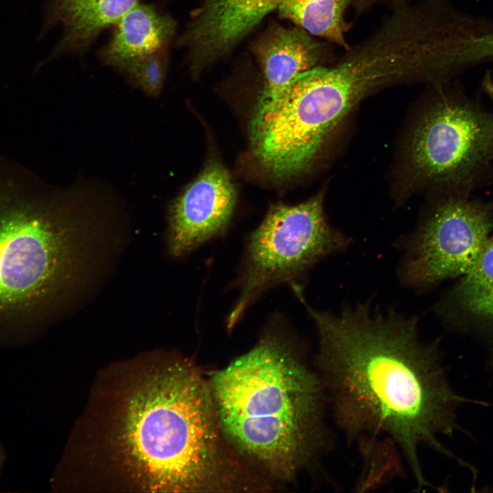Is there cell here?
I'll return each instance as SVG.
<instances>
[{
	"label": "cell",
	"mask_w": 493,
	"mask_h": 493,
	"mask_svg": "<svg viewBox=\"0 0 493 493\" xmlns=\"http://www.w3.org/2000/svg\"><path fill=\"white\" fill-rule=\"evenodd\" d=\"M103 202L55 191L0 160V307L73 296L103 249Z\"/></svg>",
	"instance_id": "cell-4"
},
{
	"label": "cell",
	"mask_w": 493,
	"mask_h": 493,
	"mask_svg": "<svg viewBox=\"0 0 493 493\" xmlns=\"http://www.w3.org/2000/svg\"><path fill=\"white\" fill-rule=\"evenodd\" d=\"M281 0H207L185 40L199 55L226 51L251 31Z\"/></svg>",
	"instance_id": "cell-11"
},
{
	"label": "cell",
	"mask_w": 493,
	"mask_h": 493,
	"mask_svg": "<svg viewBox=\"0 0 493 493\" xmlns=\"http://www.w3.org/2000/svg\"><path fill=\"white\" fill-rule=\"evenodd\" d=\"M236 201L227 170L218 163L208 164L168 207L169 253L179 257L218 236L230 221Z\"/></svg>",
	"instance_id": "cell-9"
},
{
	"label": "cell",
	"mask_w": 493,
	"mask_h": 493,
	"mask_svg": "<svg viewBox=\"0 0 493 493\" xmlns=\"http://www.w3.org/2000/svg\"><path fill=\"white\" fill-rule=\"evenodd\" d=\"M492 223H493V222H492Z\"/></svg>",
	"instance_id": "cell-20"
},
{
	"label": "cell",
	"mask_w": 493,
	"mask_h": 493,
	"mask_svg": "<svg viewBox=\"0 0 493 493\" xmlns=\"http://www.w3.org/2000/svg\"><path fill=\"white\" fill-rule=\"evenodd\" d=\"M369 94L364 83L334 64L301 73L271 100L257 104L250 125L253 154L276 178L302 173L332 131Z\"/></svg>",
	"instance_id": "cell-5"
},
{
	"label": "cell",
	"mask_w": 493,
	"mask_h": 493,
	"mask_svg": "<svg viewBox=\"0 0 493 493\" xmlns=\"http://www.w3.org/2000/svg\"><path fill=\"white\" fill-rule=\"evenodd\" d=\"M378 1L379 0H351V2H353L357 12H362Z\"/></svg>",
	"instance_id": "cell-18"
},
{
	"label": "cell",
	"mask_w": 493,
	"mask_h": 493,
	"mask_svg": "<svg viewBox=\"0 0 493 493\" xmlns=\"http://www.w3.org/2000/svg\"><path fill=\"white\" fill-rule=\"evenodd\" d=\"M300 301L317 330L316 363L334 420L361 455L360 481L382 483L404 462L417 488L429 485L420 449L456 459L439 436L453 439L459 430L474 440L457 423V411L466 403L490 404L455 392L439 342L422 340L418 316L373 307L370 301L331 312Z\"/></svg>",
	"instance_id": "cell-1"
},
{
	"label": "cell",
	"mask_w": 493,
	"mask_h": 493,
	"mask_svg": "<svg viewBox=\"0 0 493 493\" xmlns=\"http://www.w3.org/2000/svg\"><path fill=\"white\" fill-rule=\"evenodd\" d=\"M116 71L147 94L151 97L158 96L166 72V49L128 61Z\"/></svg>",
	"instance_id": "cell-16"
},
{
	"label": "cell",
	"mask_w": 493,
	"mask_h": 493,
	"mask_svg": "<svg viewBox=\"0 0 493 493\" xmlns=\"http://www.w3.org/2000/svg\"><path fill=\"white\" fill-rule=\"evenodd\" d=\"M5 456V455L4 451H3V448L1 447V446L0 445V470L2 467L3 464L4 462Z\"/></svg>",
	"instance_id": "cell-19"
},
{
	"label": "cell",
	"mask_w": 493,
	"mask_h": 493,
	"mask_svg": "<svg viewBox=\"0 0 493 493\" xmlns=\"http://www.w3.org/2000/svg\"><path fill=\"white\" fill-rule=\"evenodd\" d=\"M258 55L265 78L258 103L271 100L297 75L331 57L329 49L301 27L275 29L261 42Z\"/></svg>",
	"instance_id": "cell-13"
},
{
	"label": "cell",
	"mask_w": 493,
	"mask_h": 493,
	"mask_svg": "<svg viewBox=\"0 0 493 493\" xmlns=\"http://www.w3.org/2000/svg\"><path fill=\"white\" fill-rule=\"evenodd\" d=\"M446 83L437 84L413 130L409 163L416 177L441 193L470 196L493 165V114L459 85Z\"/></svg>",
	"instance_id": "cell-6"
},
{
	"label": "cell",
	"mask_w": 493,
	"mask_h": 493,
	"mask_svg": "<svg viewBox=\"0 0 493 493\" xmlns=\"http://www.w3.org/2000/svg\"><path fill=\"white\" fill-rule=\"evenodd\" d=\"M449 329L473 337L487 352L486 368L493 377V235L472 268L433 307Z\"/></svg>",
	"instance_id": "cell-10"
},
{
	"label": "cell",
	"mask_w": 493,
	"mask_h": 493,
	"mask_svg": "<svg viewBox=\"0 0 493 493\" xmlns=\"http://www.w3.org/2000/svg\"><path fill=\"white\" fill-rule=\"evenodd\" d=\"M470 196L441 193L402 241L398 275L406 287L425 292L474 265L493 229V203Z\"/></svg>",
	"instance_id": "cell-8"
},
{
	"label": "cell",
	"mask_w": 493,
	"mask_h": 493,
	"mask_svg": "<svg viewBox=\"0 0 493 493\" xmlns=\"http://www.w3.org/2000/svg\"><path fill=\"white\" fill-rule=\"evenodd\" d=\"M132 362L108 389L92 457L121 486L148 492L247 491L255 480L225 438L209 382L189 359Z\"/></svg>",
	"instance_id": "cell-2"
},
{
	"label": "cell",
	"mask_w": 493,
	"mask_h": 493,
	"mask_svg": "<svg viewBox=\"0 0 493 493\" xmlns=\"http://www.w3.org/2000/svg\"><path fill=\"white\" fill-rule=\"evenodd\" d=\"M139 0H50L41 36L60 25V41L47 60L86 49L99 34L116 24Z\"/></svg>",
	"instance_id": "cell-12"
},
{
	"label": "cell",
	"mask_w": 493,
	"mask_h": 493,
	"mask_svg": "<svg viewBox=\"0 0 493 493\" xmlns=\"http://www.w3.org/2000/svg\"><path fill=\"white\" fill-rule=\"evenodd\" d=\"M481 90L493 103V77L490 70L486 71L482 78Z\"/></svg>",
	"instance_id": "cell-17"
},
{
	"label": "cell",
	"mask_w": 493,
	"mask_h": 493,
	"mask_svg": "<svg viewBox=\"0 0 493 493\" xmlns=\"http://www.w3.org/2000/svg\"><path fill=\"white\" fill-rule=\"evenodd\" d=\"M351 238L332 227L323 197L296 205L271 207L248 238L236 281L239 294L227 318L231 331L246 309L266 290L296 283L316 263L344 252Z\"/></svg>",
	"instance_id": "cell-7"
},
{
	"label": "cell",
	"mask_w": 493,
	"mask_h": 493,
	"mask_svg": "<svg viewBox=\"0 0 493 493\" xmlns=\"http://www.w3.org/2000/svg\"><path fill=\"white\" fill-rule=\"evenodd\" d=\"M351 0H281L280 14L309 34L327 39L344 49L349 47L345 12Z\"/></svg>",
	"instance_id": "cell-15"
},
{
	"label": "cell",
	"mask_w": 493,
	"mask_h": 493,
	"mask_svg": "<svg viewBox=\"0 0 493 493\" xmlns=\"http://www.w3.org/2000/svg\"><path fill=\"white\" fill-rule=\"evenodd\" d=\"M279 318L209 382L222 431L238 453L290 481L325 442L324 389Z\"/></svg>",
	"instance_id": "cell-3"
},
{
	"label": "cell",
	"mask_w": 493,
	"mask_h": 493,
	"mask_svg": "<svg viewBox=\"0 0 493 493\" xmlns=\"http://www.w3.org/2000/svg\"><path fill=\"white\" fill-rule=\"evenodd\" d=\"M116 25L114 35L100 53L103 63L116 70L133 59L166 49L175 28L170 17L140 3Z\"/></svg>",
	"instance_id": "cell-14"
}]
</instances>
